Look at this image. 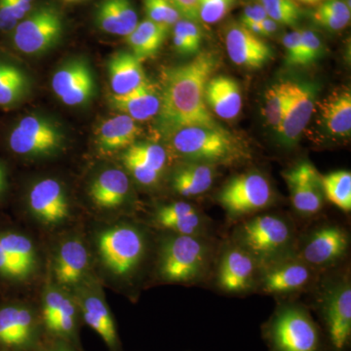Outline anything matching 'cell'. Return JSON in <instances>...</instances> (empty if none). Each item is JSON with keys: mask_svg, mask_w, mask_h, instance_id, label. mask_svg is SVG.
<instances>
[{"mask_svg": "<svg viewBox=\"0 0 351 351\" xmlns=\"http://www.w3.org/2000/svg\"><path fill=\"white\" fill-rule=\"evenodd\" d=\"M27 210L32 219L49 230L64 226L71 217L66 189L53 178H45L32 184L27 195Z\"/></svg>", "mask_w": 351, "mask_h": 351, "instance_id": "obj_14", "label": "cell"}, {"mask_svg": "<svg viewBox=\"0 0 351 351\" xmlns=\"http://www.w3.org/2000/svg\"><path fill=\"white\" fill-rule=\"evenodd\" d=\"M321 117L328 132L336 137L346 138L351 132V92L343 87L323 101Z\"/></svg>", "mask_w": 351, "mask_h": 351, "instance_id": "obj_32", "label": "cell"}, {"mask_svg": "<svg viewBox=\"0 0 351 351\" xmlns=\"http://www.w3.org/2000/svg\"><path fill=\"white\" fill-rule=\"evenodd\" d=\"M169 1L179 10L182 17L184 19L196 23L199 21V18H198V2L199 0H169Z\"/></svg>", "mask_w": 351, "mask_h": 351, "instance_id": "obj_47", "label": "cell"}, {"mask_svg": "<svg viewBox=\"0 0 351 351\" xmlns=\"http://www.w3.org/2000/svg\"><path fill=\"white\" fill-rule=\"evenodd\" d=\"M286 49V61L291 66H302V36L301 31L291 32L282 38Z\"/></svg>", "mask_w": 351, "mask_h": 351, "instance_id": "obj_43", "label": "cell"}, {"mask_svg": "<svg viewBox=\"0 0 351 351\" xmlns=\"http://www.w3.org/2000/svg\"><path fill=\"white\" fill-rule=\"evenodd\" d=\"M9 186L8 170L5 163L0 160V202L5 197Z\"/></svg>", "mask_w": 351, "mask_h": 351, "instance_id": "obj_51", "label": "cell"}, {"mask_svg": "<svg viewBox=\"0 0 351 351\" xmlns=\"http://www.w3.org/2000/svg\"><path fill=\"white\" fill-rule=\"evenodd\" d=\"M217 66L214 53L200 52L189 63L167 71L158 114L168 135L182 127L219 126L205 101V89Z\"/></svg>", "mask_w": 351, "mask_h": 351, "instance_id": "obj_1", "label": "cell"}, {"mask_svg": "<svg viewBox=\"0 0 351 351\" xmlns=\"http://www.w3.org/2000/svg\"><path fill=\"white\" fill-rule=\"evenodd\" d=\"M41 256L36 242L27 233L0 223V289L24 287L38 277Z\"/></svg>", "mask_w": 351, "mask_h": 351, "instance_id": "obj_5", "label": "cell"}, {"mask_svg": "<svg viewBox=\"0 0 351 351\" xmlns=\"http://www.w3.org/2000/svg\"><path fill=\"white\" fill-rule=\"evenodd\" d=\"M144 4L147 19L169 29L182 18L169 0H144Z\"/></svg>", "mask_w": 351, "mask_h": 351, "instance_id": "obj_40", "label": "cell"}, {"mask_svg": "<svg viewBox=\"0 0 351 351\" xmlns=\"http://www.w3.org/2000/svg\"><path fill=\"white\" fill-rule=\"evenodd\" d=\"M295 3L306 4V5H319L324 0H292Z\"/></svg>", "mask_w": 351, "mask_h": 351, "instance_id": "obj_52", "label": "cell"}, {"mask_svg": "<svg viewBox=\"0 0 351 351\" xmlns=\"http://www.w3.org/2000/svg\"><path fill=\"white\" fill-rule=\"evenodd\" d=\"M52 89L64 105L75 107L87 103L95 93L93 73L86 62L71 60L52 78Z\"/></svg>", "mask_w": 351, "mask_h": 351, "instance_id": "obj_20", "label": "cell"}, {"mask_svg": "<svg viewBox=\"0 0 351 351\" xmlns=\"http://www.w3.org/2000/svg\"><path fill=\"white\" fill-rule=\"evenodd\" d=\"M277 29H278V24L270 18L267 17L258 24V36H269L276 34Z\"/></svg>", "mask_w": 351, "mask_h": 351, "instance_id": "obj_50", "label": "cell"}, {"mask_svg": "<svg viewBox=\"0 0 351 351\" xmlns=\"http://www.w3.org/2000/svg\"><path fill=\"white\" fill-rule=\"evenodd\" d=\"M39 311L45 337L63 339L80 348L82 316L71 292L50 279L44 286Z\"/></svg>", "mask_w": 351, "mask_h": 351, "instance_id": "obj_8", "label": "cell"}, {"mask_svg": "<svg viewBox=\"0 0 351 351\" xmlns=\"http://www.w3.org/2000/svg\"><path fill=\"white\" fill-rule=\"evenodd\" d=\"M44 337L38 307L19 299L0 302V351H36Z\"/></svg>", "mask_w": 351, "mask_h": 351, "instance_id": "obj_7", "label": "cell"}, {"mask_svg": "<svg viewBox=\"0 0 351 351\" xmlns=\"http://www.w3.org/2000/svg\"><path fill=\"white\" fill-rule=\"evenodd\" d=\"M323 193L332 204L348 213L351 211V173L348 170L335 171L321 176Z\"/></svg>", "mask_w": 351, "mask_h": 351, "instance_id": "obj_36", "label": "cell"}, {"mask_svg": "<svg viewBox=\"0 0 351 351\" xmlns=\"http://www.w3.org/2000/svg\"><path fill=\"white\" fill-rule=\"evenodd\" d=\"M314 22L329 31L339 32L350 24V4L346 0H324L313 14Z\"/></svg>", "mask_w": 351, "mask_h": 351, "instance_id": "obj_37", "label": "cell"}, {"mask_svg": "<svg viewBox=\"0 0 351 351\" xmlns=\"http://www.w3.org/2000/svg\"><path fill=\"white\" fill-rule=\"evenodd\" d=\"M269 339L274 351H319L317 326L306 309L284 306L269 323Z\"/></svg>", "mask_w": 351, "mask_h": 351, "instance_id": "obj_9", "label": "cell"}, {"mask_svg": "<svg viewBox=\"0 0 351 351\" xmlns=\"http://www.w3.org/2000/svg\"><path fill=\"white\" fill-rule=\"evenodd\" d=\"M294 240L292 228L283 218L258 215L237 226L234 243L250 253L261 267L289 257Z\"/></svg>", "mask_w": 351, "mask_h": 351, "instance_id": "obj_4", "label": "cell"}, {"mask_svg": "<svg viewBox=\"0 0 351 351\" xmlns=\"http://www.w3.org/2000/svg\"><path fill=\"white\" fill-rule=\"evenodd\" d=\"M93 245L101 269L117 281H128L135 277L149 251V239L144 228L129 221L99 228L94 233Z\"/></svg>", "mask_w": 351, "mask_h": 351, "instance_id": "obj_2", "label": "cell"}, {"mask_svg": "<svg viewBox=\"0 0 351 351\" xmlns=\"http://www.w3.org/2000/svg\"><path fill=\"white\" fill-rule=\"evenodd\" d=\"M141 131L137 121L122 113L106 120L97 136L99 151L103 154H112L128 149L135 144Z\"/></svg>", "mask_w": 351, "mask_h": 351, "instance_id": "obj_31", "label": "cell"}, {"mask_svg": "<svg viewBox=\"0 0 351 351\" xmlns=\"http://www.w3.org/2000/svg\"><path fill=\"white\" fill-rule=\"evenodd\" d=\"M18 20L22 21L32 10L34 0H8Z\"/></svg>", "mask_w": 351, "mask_h": 351, "instance_id": "obj_49", "label": "cell"}, {"mask_svg": "<svg viewBox=\"0 0 351 351\" xmlns=\"http://www.w3.org/2000/svg\"><path fill=\"white\" fill-rule=\"evenodd\" d=\"M226 48L233 63L249 69H263L274 58L270 45L241 24L228 27Z\"/></svg>", "mask_w": 351, "mask_h": 351, "instance_id": "obj_23", "label": "cell"}, {"mask_svg": "<svg viewBox=\"0 0 351 351\" xmlns=\"http://www.w3.org/2000/svg\"><path fill=\"white\" fill-rule=\"evenodd\" d=\"M171 147L179 156L195 162H226L239 156L232 135L221 127H182L169 134Z\"/></svg>", "mask_w": 351, "mask_h": 351, "instance_id": "obj_6", "label": "cell"}, {"mask_svg": "<svg viewBox=\"0 0 351 351\" xmlns=\"http://www.w3.org/2000/svg\"><path fill=\"white\" fill-rule=\"evenodd\" d=\"M287 107L277 133L284 145H294L313 117L316 89L306 82L287 80Z\"/></svg>", "mask_w": 351, "mask_h": 351, "instance_id": "obj_17", "label": "cell"}, {"mask_svg": "<svg viewBox=\"0 0 351 351\" xmlns=\"http://www.w3.org/2000/svg\"><path fill=\"white\" fill-rule=\"evenodd\" d=\"M82 320L94 330L110 351H119L120 341L114 318L98 279L93 276L71 292Z\"/></svg>", "mask_w": 351, "mask_h": 351, "instance_id": "obj_15", "label": "cell"}, {"mask_svg": "<svg viewBox=\"0 0 351 351\" xmlns=\"http://www.w3.org/2000/svg\"><path fill=\"white\" fill-rule=\"evenodd\" d=\"M108 73L112 95L117 96L130 93L147 80L142 62L125 51H120L110 58Z\"/></svg>", "mask_w": 351, "mask_h": 351, "instance_id": "obj_29", "label": "cell"}, {"mask_svg": "<svg viewBox=\"0 0 351 351\" xmlns=\"http://www.w3.org/2000/svg\"><path fill=\"white\" fill-rule=\"evenodd\" d=\"M293 206L302 215L318 213L324 203L321 175L309 162H302L284 173Z\"/></svg>", "mask_w": 351, "mask_h": 351, "instance_id": "obj_21", "label": "cell"}, {"mask_svg": "<svg viewBox=\"0 0 351 351\" xmlns=\"http://www.w3.org/2000/svg\"><path fill=\"white\" fill-rule=\"evenodd\" d=\"M130 193V181L124 171L108 168L94 178L89 186V196L97 207L115 210L123 206Z\"/></svg>", "mask_w": 351, "mask_h": 351, "instance_id": "obj_26", "label": "cell"}, {"mask_svg": "<svg viewBox=\"0 0 351 351\" xmlns=\"http://www.w3.org/2000/svg\"><path fill=\"white\" fill-rule=\"evenodd\" d=\"M313 269L300 258L286 257L261 267L258 283L267 294H288L307 287Z\"/></svg>", "mask_w": 351, "mask_h": 351, "instance_id": "obj_19", "label": "cell"}, {"mask_svg": "<svg viewBox=\"0 0 351 351\" xmlns=\"http://www.w3.org/2000/svg\"><path fill=\"white\" fill-rule=\"evenodd\" d=\"M63 32L61 14L52 6H41L24 18L12 32L14 47L25 55L43 54L54 47Z\"/></svg>", "mask_w": 351, "mask_h": 351, "instance_id": "obj_11", "label": "cell"}, {"mask_svg": "<svg viewBox=\"0 0 351 351\" xmlns=\"http://www.w3.org/2000/svg\"><path fill=\"white\" fill-rule=\"evenodd\" d=\"M168 32L169 27L145 19L138 22L135 29L126 36V43L131 48L132 54L143 62L158 52Z\"/></svg>", "mask_w": 351, "mask_h": 351, "instance_id": "obj_35", "label": "cell"}, {"mask_svg": "<svg viewBox=\"0 0 351 351\" xmlns=\"http://www.w3.org/2000/svg\"><path fill=\"white\" fill-rule=\"evenodd\" d=\"M322 313L330 341L341 351L351 336V286L345 279L328 288L322 302Z\"/></svg>", "mask_w": 351, "mask_h": 351, "instance_id": "obj_18", "label": "cell"}, {"mask_svg": "<svg viewBox=\"0 0 351 351\" xmlns=\"http://www.w3.org/2000/svg\"><path fill=\"white\" fill-rule=\"evenodd\" d=\"M122 162L138 184L152 186L160 180L165 169L167 152L159 145L135 143L122 154Z\"/></svg>", "mask_w": 351, "mask_h": 351, "instance_id": "obj_24", "label": "cell"}, {"mask_svg": "<svg viewBox=\"0 0 351 351\" xmlns=\"http://www.w3.org/2000/svg\"><path fill=\"white\" fill-rule=\"evenodd\" d=\"M261 4L267 17L278 25L297 24L302 15L299 5L292 0H261Z\"/></svg>", "mask_w": 351, "mask_h": 351, "instance_id": "obj_39", "label": "cell"}, {"mask_svg": "<svg viewBox=\"0 0 351 351\" xmlns=\"http://www.w3.org/2000/svg\"><path fill=\"white\" fill-rule=\"evenodd\" d=\"M64 145L62 131L50 120L27 115L7 135V147L15 156L43 158L55 156Z\"/></svg>", "mask_w": 351, "mask_h": 351, "instance_id": "obj_10", "label": "cell"}, {"mask_svg": "<svg viewBox=\"0 0 351 351\" xmlns=\"http://www.w3.org/2000/svg\"><path fill=\"white\" fill-rule=\"evenodd\" d=\"M267 17V13H265V8H263L262 4H251V5L245 7L240 24L243 25L244 27H248V25L252 24L262 22Z\"/></svg>", "mask_w": 351, "mask_h": 351, "instance_id": "obj_46", "label": "cell"}, {"mask_svg": "<svg viewBox=\"0 0 351 351\" xmlns=\"http://www.w3.org/2000/svg\"><path fill=\"white\" fill-rule=\"evenodd\" d=\"M36 351H80V348L63 339L44 337L43 341Z\"/></svg>", "mask_w": 351, "mask_h": 351, "instance_id": "obj_48", "label": "cell"}, {"mask_svg": "<svg viewBox=\"0 0 351 351\" xmlns=\"http://www.w3.org/2000/svg\"><path fill=\"white\" fill-rule=\"evenodd\" d=\"M205 101L208 108L221 119H237L242 108L239 82L230 76H212L205 89Z\"/></svg>", "mask_w": 351, "mask_h": 351, "instance_id": "obj_27", "label": "cell"}, {"mask_svg": "<svg viewBox=\"0 0 351 351\" xmlns=\"http://www.w3.org/2000/svg\"><path fill=\"white\" fill-rule=\"evenodd\" d=\"M211 261V246L204 237L168 232L159 244L156 274L165 283L198 282L206 276Z\"/></svg>", "mask_w": 351, "mask_h": 351, "instance_id": "obj_3", "label": "cell"}, {"mask_svg": "<svg viewBox=\"0 0 351 351\" xmlns=\"http://www.w3.org/2000/svg\"><path fill=\"white\" fill-rule=\"evenodd\" d=\"M113 110L128 115L135 121H145L158 114L160 110V93L149 80L130 93L110 98Z\"/></svg>", "mask_w": 351, "mask_h": 351, "instance_id": "obj_28", "label": "cell"}, {"mask_svg": "<svg viewBox=\"0 0 351 351\" xmlns=\"http://www.w3.org/2000/svg\"><path fill=\"white\" fill-rule=\"evenodd\" d=\"M154 221L158 228L176 234L203 237L206 218L193 205L176 201L162 205L154 213Z\"/></svg>", "mask_w": 351, "mask_h": 351, "instance_id": "obj_25", "label": "cell"}, {"mask_svg": "<svg viewBox=\"0 0 351 351\" xmlns=\"http://www.w3.org/2000/svg\"><path fill=\"white\" fill-rule=\"evenodd\" d=\"M260 265L237 243L228 245L219 258L218 286L228 294L248 292L258 281Z\"/></svg>", "mask_w": 351, "mask_h": 351, "instance_id": "obj_16", "label": "cell"}, {"mask_svg": "<svg viewBox=\"0 0 351 351\" xmlns=\"http://www.w3.org/2000/svg\"><path fill=\"white\" fill-rule=\"evenodd\" d=\"M302 36V66H308L314 63L322 55L323 45L321 39L311 29L301 31Z\"/></svg>", "mask_w": 351, "mask_h": 351, "instance_id": "obj_42", "label": "cell"}, {"mask_svg": "<svg viewBox=\"0 0 351 351\" xmlns=\"http://www.w3.org/2000/svg\"><path fill=\"white\" fill-rule=\"evenodd\" d=\"M287 80L276 83L265 92L263 115L267 123L274 130L278 131L281 125L286 107H287Z\"/></svg>", "mask_w": 351, "mask_h": 351, "instance_id": "obj_38", "label": "cell"}, {"mask_svg": "<svg viewBox=\"0 0 351 351\" xmlns=\"http://www.w3.org/2000/svg\"><path fill=\"white\" fill-rule=\"evenodd\" d=\"M66 1L73 2V1H77V0H66Z\"/></svg>", "mask_w": 351, "mask_h": 351, "instance_id": "obj_53", "label": "cell"}, {"mask_svg": "<svg viewBox=\"0 0 351 351\" xmlns=\"http://www.w3.org/2000/svg\"><path fill=\"white\" fill-rule=\"evenodd\" d=\"M348 233L336 226H325L311 233L300 258L313 269H324L339 262L348 251Z\"/></svg>", "mask_w": 351, "mask_h": 351, "instance_id": "obj_22", "label": "cell"}, {"mask_svg": "<svg viewBox=\"0 0 351 351\" xmlns=\"http://www.w3.org/2000/svg\"><path fill=\"white\" fill-rule=\"evenodd\" d=\"M215 174L212 164L193 161L176 170L172 177V188L184 197H195L211 189Z\"/></svg>", "mask_w": 351, "mask_h": 351, "instance_id": "obj_33", "label": "cell"}, {"mask_svg": "<svg viewBox=\"0 0 351 351\" xmlns=\"http://www.w3.org/2000/svg\"><path fill=\"white\" fill-rule=\"evenodd\" d=\"M31 87L24 69L11 60L0 57V108H10L24 100Z\"/></svg>", "mask_w": 351, "mask_h": 351, "instance_id": "obj_34", "label": "cell"}, {"mask_svg": "<svg viewBox=\"0 0 351 351\" xmlns=\"http://www.w3.org/2000/svg\"><path fill=\"white\" fill-rule=\"evenodd\" d=\"M234 4L235 0H199L198 18L206 24H217L230 13Z\"/></svg>", "mask_w": 351, "mask_h": 351, "instance_id": "obj_41", "label": "cell"}, {"mask_svg": "<svg viewBox=\"0 0 351 351\" xmlns=\"http://www.w3.org/2000/svg\"><path fill=\"white\" fill-rule=\"evenodd\" d=\"M96 23L101 31L126 38L138 20L131 0H101L97 7Z\"/></svg>", "mask_w": 351, "mask_h": 351, "instance_id": "obj_30", "label": "cell"}, {"mask_svg": "<svg viewBox=\"0 0 351 351\" xmlns=\"http://www.w3.org/2000/svg\"><path fill=\"white\" fill-rule=\"evenodd\" d=\"M274 198L267 178L258 173L237 175L226 182L218 195L219 204L230 216L250 215L269 206Z\"/></svg>", "mask_w": 351, "mask_h": 351, "instance_id": "obj_13", "label": "cell"}, {"mask_svg": "<svg viewBox=\"0 0 351 351\" xmlns=\"http://www.w3.org/2000/svg\"><path fill=\"white\" fill-rule=\"evenodd\" d=\"M50 269L51 280L69 292L93 277L91 252L82 237L71 234L60 240L53 251Z\"/></svg>", "mask_w": 351, "mask_h": 351, "instance_id": "obj_12", "label": "cell"}, {"mask_svg": "<svg viewBox=\"0 0 351 351\" xmlns=\"http://www.w3.org/2000/svg\"><path fill=\"white\" fill-rule=\"evenodd\" d=\"M176 25L181 29L182 34L186 36L189 47L193 51V54L195 55V53H198L201 47V43H202V32H201L197 23L182 18Z\"/></svg>", "mask_w": 351, "mask_h": 351, "instance_id": "obj_44", "label": "cell"}, {"mask_svg": "<svg viewBox=\"0 0 351 351\" xmlns=\"http://www.w3.org/2000/svg\"><path fill=\"white\" fill-rule=\"evenodd\" d=\"M19 23L8 0H0V32H12Z\"/></svg>", "mask_w": 351, "mask_h": 351, "instance_id": "obj_45", "label": "cell"}]
</instances>
